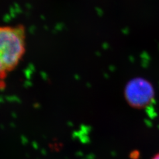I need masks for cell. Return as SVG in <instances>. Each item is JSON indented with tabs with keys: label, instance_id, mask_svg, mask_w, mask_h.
Listing matches in <instances>:
<instances>
[{
	"label": "cell",
	"instance_id": "obj_1",
	"mask_svg": "<svg viewBox=\"0 0 159 159\" xmlns=\"http://www.w3.org/2000/svg\"><path fill=\"white\" fill-rule=\"evenodd\" d=\"M26 50V32L24 27H0V77L16 68Z\"/></svg>",
	"mask_w": 159,
	"mask_h": 159
},
{
	"label": "cell",
	"instance_id": "obj_3",
	"mask_svg": "<svg viewBox=\"0 0 159 159\" xmlns=\"http://www.w3.org/2000/svg\"><path fill=\"white\" fill-rule=\"evenodd\" d=\"M152 159H159V153L157 154L156 155L154 156V157Z\"/></svg>",
	"mask_w": 159,
	"mask_h": 159
},
{
	"label": "cell",
	"instance_id": "obj_2",
	"mask_svg": "<svg viewBox=\"0 0 159 159\" xmlns=\"http://www.w3.org/2000/svg\"><path fill=\"white\" fill-rule=\"evenodd\" d=\"M124 94L129 106L143 109L150 105L155 96L152 84L143 78L131 79L126 84Z\"/></svg>",
	"mask_w": 159,
	"mask_h": 159
}]
</instances>
